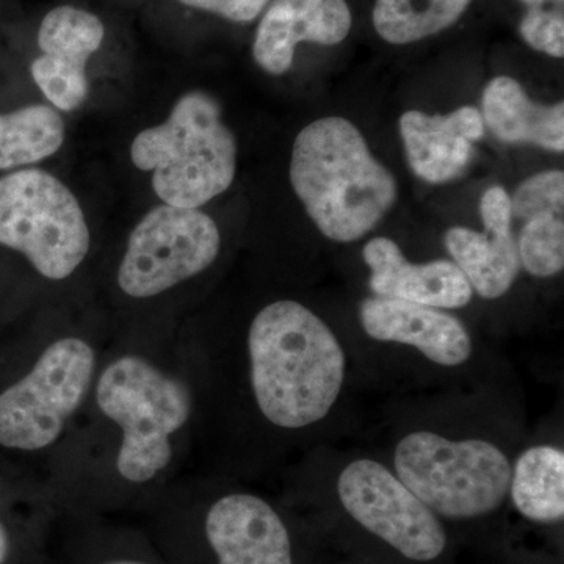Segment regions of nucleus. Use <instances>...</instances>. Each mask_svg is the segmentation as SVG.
I'll return each mask as SVG.
<instances>
[{
    "instance_id": "15",
    "label": "nucleus",
    "mask_w": 564,
    "mask_h": 564,
    "mask_svg": "<svg viewBox=\"0 0 564 564\" xmlns=\"http://www.w3.org/2000/svg\"><path fill=\"white\" fill-rule=\"evenodd\" d=\"M400 133L415 176L445 184L466 172L475 141L485 135V121L481 111L470 106L445 117L410 110L400 118Z\"/></svg>"
},
{
    "instance_id": "22",
    "label": "nucleus",
    "mask_w": 564,
    "mask_h": 564,
    "mask_svg": "<svg viewBox=\"0 0 564 564\" xmlns=\"http://www.w3.org/2000/svg\"><path fill=\"white\" fill-rule=\"evenodd\" d=\"M32 77L47 101L62 111L79 109L88 96L85 68L40 55L31 66Z\"/></svg>"
},
{
    "instance_id": "12",
    "label": "nucleus",
    "mask_w": 564,
    "mask_h": 564,
    "mask_svg": "<svg viewBox=\"0 0 564 564\" xmlns=\"http://www.w3.org/2000/svg\"><path fill=\"white\" fill-rule=\"evenodd\" d=\"M359 322L370 339L415 348L436 366L459 367L473 358L467 326L437 307L372 295L359 306Z\"/></svg>"
},
{
    "instance_id": "21",
    "label": "nucleus",
    "mask_w": 564,
    "mask_h": 564,
    "mask_svg": "<svg viewBox=\"0 0 564 564\" xmlns=\"http://www.w3.org/2000/svg\"><path fill=\"white\" fill-rule=\"evenodd\" d=\"M563 209L527 214L521 234L516 237L519 262L534 278H552L564 269Z\"/></svg>"
},
{
    "instance_id": "11",
    "label": "nucleus",
    "mask_w": 564,
    "mask_h": 564,
    "mask_svg": "<svg viewBox=\"0 0 564 564\" xmlns=\"http://www.w3.org/2000/svg\"><path fill=\"white\" fill-rule=\"evenodd\" d=\"M480 217L484 232L455 226L445 232L444 243L473 291L481 299L499 300L513 288L521 272L511 198L503 187L494 185L485 192Z\"/></svg>"
},
{
    "instance_id": "6",
    "label": "nucleus",
    "mask_w": 564,
    "mask_h": 564,
    "mask_svg": "<svg viewBox=\"0 0 564 564\" xmlns=\"http://www.w3.org/2000/svg\"><path fill=\"white\" fill-rule=\"evenodd\" d=\"M513 463L486 437L414 430L393 448L392 470L437 518L452 521L496 513L510 492Z\"/></svg>"
},
{
    "instance_id": "20",
    "label": "nucleus",
    "mask_w": 564,
    "mask_h": 564,
    "mask_svg": "<svg viewBox=\"0 0 564 564\" xmlns=\"http://www.w3.org/2000/svg\"><path fill=\"white\" fill-rule=\"evenodd\" d=\"M104 35L106 29L96 14L63 6L51 10L41 22L39 46L47 57L85 68L101 47Z\"/></svg>"
},
{
    "instance_id": "26",
    "label": "nucleus",
    "mask_w": 564,
    "mask_h": 564,
    "mask_svg": "<svg viewBox=\"0 0 564 564\" xmlns=\"http://www.w3.org/2000/svg\"><path fill=\"white\" fill-rule=\"evenodd\" d=\"M0 502H2V488H0ZM10 534L3 524L2 518H0V564H6L10 555Z\"/></svg>"
},
{
    "instance_id": "23",
    "label": "nucleus",
    "mask_w": 564,
    "mask_h": 564,
    "mask_svg": "<svg viewBox=\"0 0 564 564\" xmlns=\"http://www.w3.org/2000/svg\"><path fill=\"white\" fill-rule=\"evenodd\" d=\"M564 173L551 170L530 176L516 188L511 198V214L521 220L527 214L536 210L563 209Z\"/></svg>"
},
{
    "instance_id": "13",
    "label": "nucleus",
    "mask_w": 564,
    "mask_h": 564,
    "mask_svg": "<svg viewBox=\"0 0 564 564\" xmlns=\"http://www.w3.org/2000/svg\"><path fill=\"white\" fill-rule=\"evenodd\" d=\"M370 270V291L384 299L403 300L437 310H462L473 302L474 291L454 261L437 259L413 263L388 237H375L364 247Z\"/></svg>"
},
{
    "instance_id": "25",
    "label": "nucleus",
    "mask_w": 564,
    "mask_h": 564,
    "mask_svg": "<svg viewBox=\"0 0 564 564\" xmlns=\"http://www.w3.org/2000/svg\"><path fill=\"white\" fill-rule=\"evenodd\" d=\"M180 2L192 9L209 11L225 20L245 24V22L254 21L265 9L269 0H180Z\"/></svg>"
},
{
    "instance_id": "8",
    "label": "nucleus",
    "mask_w": 564,
    "mask_h": 564,
    "mask_svg": "<svg viewBox=\"0 0 564 564\" xmlns=\"http://www.w3.org/2000/svg\"><path fill=\"white\" fill-rule=\"evenodd\" d=\"M221 247L220 229L209 215L162 204L129 234L115 263V291L128 304L162 302L210 272Z\"/></svg>"
},
{
    "instance_id": "24",
    "label": "nucleus",
    "mask_w": 564,
    "mask_h": 564,
    "mask_svg": "<svg viewBox=\"0 0 564 564\" xmlns=\"http://www.w3.org/2000/svg\"><path fill=\"white\" fill-rule=\"evenodd\" d=\"M521 36L534 51L551 57H564V17L562 6L534 7L522 18Z\"/></svg>"
},
{
    "instance_id": "1",
    "label": "nucleus",
    "mask_w": 564,
    "mask_h": 564,
    "mask_svg": "<svg viewBox=\"0 0 564 564\" xmlns=\"http://www.w3.org/2000/svg\"><path fill=\"white\" fill-rule=\"evenodd\" d=\"M199 404V473L261 480L343 395V344L299 300L262 304L242 328L181 326Z\"/></svg>"
},
{
    "instance_id": "3",
    "label": "nucleus",
    "mask_w": 564,
    "mask_h": 564,
    "mask_svg": "<svg viewBox=\"0 0 564 564\" xmlns=\"http://www.w3.org/2000/svg\"><path fill=\"white\" fill-rule=\"evenodd\" d=\"M111 337L106 321L51 317L25 340L0 383V454L46 478L76 422Z\"/></svg>"
},
{
    "instance_id": "10",
    "label": "nucleus",
    "mask_w": 564,
    "mask_h": 564,
    "mask_svg": "<svg viewBox=\"0 0 564 564\" xmlns=\"http://www.w3.org/2000/svg\"><path fill=\"white\" fill-rule=\"evenodd\" d=\"M336 492L352 521L404 558L429 563L444 554L440 518L384 463L351 459L337 475Z\"/></svg>"
},
{
    "instance_id": "14",
    "label": "nucleus",
    "mask_w": 564,
    "mask_h": 564,
    "mask_svg": "<svg viewBox=\"0 0 564 564\" xmlns=\"http://www.w3.org/2000/svg\"><path fill=\"white\" fill-rule=\"evenodd\" d=\"M350 29L345 0H276L256 32L252 57L265 73L281 76L291 69L296 44L334 46L347 39Z\"/></svg>"
},
{
    "instance_id": "17",
    "label": "nucleus",
    "mask_w": 564,
    "mask_h": 564,
    "mask_svg": "<svg viewBox=\"0 0 564 564\" xmlns=\"http://www.w3.org/2000/svg\"><path fill=\"white\" fill-rule=\"evenodd\" d=\"M510 496L516 510L538 524L564 519V452L551 444L525 448L511 467Z\"/></svg>"
},
{
    "instance_id": "16",
    "label": "nucleus",
    "mask_w": 564,
    "mask_h": 564,
    "mask_svg": "<svg viewBox=\"0 0 564 564\" xmlns=\"http://www.w3.org/2000/svg\"><path fill=\"white\" fill-rule=\"evenodd\" d=\"M485 124L505 143H529L543 150H564V102H533L511 77L499 76L486 85Z\"/></svg>"
},
{
    "instance_id": "4",
    "label": "nucleus",
    "mask_w": 564,
    "mask_h": 564,
    "mask_svg": "<svg viewBox=\"0 0 564 564\" xmlns=\"http://www.w3.org/2000/svg\"><path fill=\"white\" fill-rule=\"evenodd\" d=\"M293 192L318 231L351 243L377 228L399 198V185L373 158L351 121L326 117L307 124L293 141Z\"/></svg>"
},
{
    "instance_id": "18",
    "label": "nucleus",
    "mask_w": 564,
    "mask_h": 564,
    "mask_svg": "<svg viewBox=\"0 0 564 564\" xmlns=\"http://www.w3.org/2000/svg\"><path fill=\"white\" fill-rule=\"evenodd\" d=\"M65 135L61 113L43 104L0 115V172L51 158Z\"/></svg>"
},
{
    "instance_id": "7",
    "label": "nucleus",
    "mask_w": 564,
    "mask_h": 564,
    "mask_svg": "<svg viewBox=\"0 0 564 564\" xmlns=\"http://www.w3.org/2000/svg\"><path fill=\"white\" fill-rule=\"evenodd\" d=\"M0 245L18 252L41 280L65 284L90 258L91 232L76 196L43 170L0 177Z\"/></svg>"
},
{
    "instance_id": "9",
    "label": "nucleus",
    "mask_w": 564,
    "mask_h": 564,
    "mask_svg": "<svg viewBox=\"0 0 564 564\" xmlns=\"http://www.w3.org/2000/svg\"><path fill=\"white\" fill-rule=\"evenodd\" d=\"M228 475L193 473L182 477L202 507V532L217 564H293L291 532L262 494Z\"/></svg>"
},
{
    "instance_id": "28",
    "label": "nucleus",
    "mask_w": 564,
    "mask_h": 564,
    "mask_svg": "<svg viewBox=\"0 0 564 564\" xmlns=\"http://www.w3.org/2000/svg\"><path fill=\"white\" fill-rule=\"evenodd\" d=\"M525 6H529V9H534V7H545V6H562L563 0H521Z\"/></svg>"
},
{
    "instance_id": "2",
    "label": "nucleus",
    "mask_w": 564,
    "mask_h": 564,
    "mask_svg": "<svg viewBox=\"0 0 564 564\" xmlns=\"http://www.w3.org/2000/svg\"><path fill=\"white\" fill-rule=\"evenodd\" d=\"M199 404L176 336L111 334L47 469L57 508L151 507L198 463Z\"/></svg>"
},
{
    "instance_id": "19",
    "label": "nucleus",
    "mask_w": 564,
    "mask_h": 564,
    "mask_svg": "<svg viewBox=\"0 0 564 564\" xmlns=\"http://www.w3.org/2000/svg\"><path fill=\"white\" fill-rule=\"evenodd\" d=\"M473 0H377L373 25L391 44L429 39L454 25Z\"/></svg>"
},
{
    "instance_id": "5",
    "label": "nucleus",
    "mask_w": 564,
    "mask_h": 564,
    "mask_svg": "<svg viewBox=\"0 0 564 564\" xmlns=\"http://www.w3.org/2000/svg\"><path fill=\"white\" fill-rule=\"evenodd\" d=\"M131 159L141 172H152L163 204L199 209L231 187L237 140L217 99L195 90L177 99L169 120L135 137Z\"/></svg>"
},
{
    "instance_id": "27",
    "label": "nucleus",
    "mask_w": 564,
    "mask_h": 564,
    "mask_svg": "<svg viewBox=\"0 0 564 564\" xmlns=\"http://www.w3.org/2000/svg\"><path fill=\"white\" fill-rule=\"evenodd\" d=\"M101 564H154L148 560L135 558V556H115V558L106 560Z\"/></svg>"
}]
</instances>
